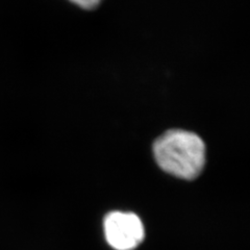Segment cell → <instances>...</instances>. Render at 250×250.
I'll return each mask as SVG.
<instances>
[{"instance_id": "2", "label": "cell", "mask_w": 250, "mask_h": 250, "mask_svg": "<svg viewBox=\"0 0 250 250\" xmlns=\"http://www.w3.org/2000/svg\"><path fill=\"white\" fill-rule=\"evenodd\" d=\"M104 231L107 243L117 250H131L144 239L140 218L132 213L113 212L105 217Z\"/></svg>"}, {"instance_id": "3", "label": "cell", "mask_w": 250, "mask_h": 250, "mask_svg": "<svg viewBox=\"0 0 250 250\" xmlns=\"http://www.w3.org/2000/svg\"><path fill=\"white\" fill-rule=\"evenodd\" d=\"M69 1L81 7V9L93 10L96 9L103 0H69Z\"/></svg>"}, {"instance_id": "1", "label": "cell", "mask_w": 250, "mask_h": 250, "mask_svg": "<svg viewBox=\"0 0 250 250\" xmlns=\"http://www.w3.org/2000/svg\"><path fill=\"white\" fill-rule=\"evenodd\" d=\"M154 158L168 173L184 179L197 177L206 163V145L199 136L184 129H171L155 140Z\"/></svg>"}]
</instances>
